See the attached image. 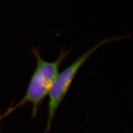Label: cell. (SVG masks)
Wrapping results in <instances>:
<instances>
[{
    "label": "cell",
    "instance_id": "cell-1",
    "mask_svg": "<svg viewBox=\"0 0 133 133\" xmlns=\"http://www.w3.org/2000/svg\"><path fill=\"white\" fill-rule=\"evenodd\" d=\"M31 51L36 59V67L24 97L14 107L16 109L30 103L33 106L32 116L35 117L57 78L61 64L71 50L63 48L58 58L53 62L46 61L42 58L38 48H32Z\"/></svg>",
    "mask_w": 133,
    "mask_h": 133
},
{
    "label": "cell",
    "instance_id": "cell-3",
    "mask_svg": "<svg viewBox=\"0 0 133 133\" xmlns=\"http://www.w3.org/2000/svg\"><path fill=\"white\" fill-rule=\"evenodd\" d=\"M14 107H11L8 109V110L4 113V114L0 112V122L2 121V120L6 116H8L9 114H10L11 112L14 111L15 110Z\"/></svg>",
    "mask_w": 133,
    "mask_h": 133
},
{
    "label": "cell",
    "instance_id": "cell-2",
    "mask_svg": "<svg viewBox=\"0 0 133 133\" xmlns=\"http://www.w3.org/2000/svg\"><path fill=\"white\" fill-rule=\"evenodd\" d=\"M126 38V36H120L105 38L87 50L69 66L66 67L62 72L59 73L48 94V120L46 130L44 133L50 132L53 119L57 109L66 96L76 74L88 58L96 50L105 44L119 41Z\"/></svg>",
    "mask_w": 133,
    "mask_h": 133
}]
</instances>
